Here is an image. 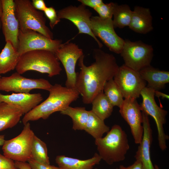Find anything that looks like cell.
<instances>
[{
    "label": "cell",
    "mask_w": 169,
    "mask_h": 169,
    "mask_svg": "<svg viewBox=\"0 0 169 169\" xmlns=\"http://www.w3.org/2000/svg\"><path fill=\"white\" fill-rule=\"evenodd\" d=\"M15 13L19 30H32L46 37L53 39V34L46 24L43 13L35 9L29 0H15Z\"/></svg>",
    "instance_id": "5b68a950"
},
{
    "label": "cell",
    "mask_w": 169,
    "mask_h": 169,
    "mask_svg": "<svg viewBox=\"0 0 169 169\" xmlns=\"http://www.w3.org/2000/svg\"><path fill=\"white\" fill-rule=\"evenodd\" d=\"M110 130V127L91 110L89 111V115L84 130L91 136L95 139L103 137V135Z\"/></svg>",
    "instance_id": "d4e9b609"
},
{
    "label": "cell",
    "mask_w": 169,
    "mask_h": 169,
    "mask_svg": "<svg viewBox=\"0 0 169 169\" xmlns=\"http://www.w3.org/2000/svg\"><path fill=\"white\" fill-rule=\"evenodd\" d=\"M91 27L94 36L100 38L110 51L120 54L125 40L116 33L112 18L103 19L99 16H92Z\"/></svg>",
    "instance_id": "8fae6325"
},
{
    "label": "cell",
    "mask_w": 169,
    "mask_h": 169,
    "mask_svg": "<svg viewBox=\"0 0 169 169\" xmlns=\"http://www.w3.org/2000/svg\"><path fill=\"white\" fill-rule=\"evenodd\" d=\"M15 69L20 74L34 70L47 73L50 77L59 74L62 70L55 54L44 50L30 51L21 55Z\"/></svg>",
    "instance_id": "277c9868"
},
{
    "label": "cell",
    "mask_w": 169,
    "mask_h": 169,
    "mask_svg": "<svg viewBox=\"0 0 169 169\" xmlns=\"http://www.w3.org/2000/svg\"><path fill=\"white\" fill-rule=\"evenodd\" d=\"M17 169H20V168H17Z\"/></svg>",
    "instance_id": "f6af8a7d"
},
{
    "label": "cell",
    "mask_w": 169,
    "mask_h": 169,
    "mask_svg": "<svg viewBox=\"0 0 169 169\" xmlns=\"http://www.w3.org/2000/svg\"><path fill=\"white\" fill-rule=\"evenodd\" d=\"M0 169H17L14 161L0 153Z\"/></svg>",
    "instance_id": "1f68e13d"
},
{
    "label": "cell",
    "mask_w": 169,
    "mask_h": 169,
    "mask_svg": "<svg viewBox=\"0 0 169 169\" xmlns=\"http://www.w3.org/2000/svg\"><path fill=\"white\" fill-rule=\"evenodd\" d=\"M3 4L2 0H0V18L2 17L3 13Z\"/></svg>",
    "instance_id": "ab89813d"
},
{
    "label": "cell",
    "mask_w": 169,
    "mask_h": 169,
    "mask_svg": "<svg viewBox=\"0 0 169 169\" xmlns=\"http://www.w3.org/2000/svg\"><path fill=\"white\" fill-rule=\"evenodd\" d=\"M60 112L62 114L67 115L71 118L74 130H84L89 115V111L87 110L85 107L69 106Z\"/></svg>",
    "instance_id": "484cf974"
},
{
    "label": "cell",
    "mask_w": 169,
    "mask_h": 169,
    "mask_svg": "<svg viewBox=\"0 0 169 169\" xmlns=\"http://www.w3.org/2000/svg\"><path fill=\"white\" fill-rule=\"evenodd\" d=\"M120 54L124 64L139 71L151 65L153 56V49L151 45L141 40L131 41L126 39Z\"/></svg>",
    "instance_id": "52a82bcc"
},
{
    "label": "cell",
    "mask_w": 169,
    "mask_h": 169,
    "mask_svg": "<svg viewBox=\"0 0 169 169\" xmlns=\"http://www.w3.org/2000/svg\"><path fill=\"white\" fill-rule=\"evenodd\" d=\"M113 79L125 99H136L140 97L141 91L146 87V84L139 71L124 64L119 67Z\"/></svg>",
    "instance_id": "9c48e42d"
},
{
    "label": "cell",
    "mask_w": 169,
    "mask_h": 169,
    "mask_svg": "<svg viewBox=\"0 0 169 169\" xmlns=\"http://www.w3.org/2000/svg\"><path fill=\"white\" fill-rule=\"evenodd\" d=\"M48 91L49 95L45 100L24 115L22 119L24 125L31 121L47 119L53 113L64 110L76 100L80 95L76 89L68 88L58 84L52 85Z\"/></svg>",
    "instance_id": "7a4b0ae2"
},
{
    "label": "cell",
    "mask_w": 169,
    "mask_h": 169,
    "mask_svg": "<svg viewBox=\"0 0 169 169\" xmlns=\"http://www.w3.org/2000/svg\"><path fill=\"white\" fill-rule=\"evenodd\" d=\"M32 3L35 9L40 11H44L47 7L43 0H33Z\"/></svg>",
    "instance_id": "e575fe53"
},
{
    "label": "cell",
    "mask_w": 169,
    "mask_h": 169,
    "mask_svg": "<svg viewBox=\"0 0 169 169\" xmlns=\"http://www.w3.org/2000/svg\"><path fill=\"white\" fill-rule=\"evenodd\" d=\"M101 160L111 165L123 161L130 148L127 136L120 125H114L104 137L95 139Z\"/></svg>",
    "instance_id": "3957f363"
},
{
    "label": "cell",
    "mask_w": 169,
    "mask_h": 169,
    "mask_svg": "<svg viewBox=\"0 0 169 169\" xmlns=\"http://www.w3.org/2000/svg\"><path fill=\"white\" fill-rule=\"evenodd\" d=\"M0 53V74L15 69L20 55L11 43L7 41Z\"/></svg>",
    "instance_id": "603a6c76"
},
{
    "label": "cell",
    "mask_w": 169,
    "mask_h": 169,
    "mask_svg": "<svg viewBox=\"0 0 169 169\" xmlns=\"http://www.w3.org/2000/svg\"><path fill=\"white\" fill-rule=\"evenodd\" d=\"M28 162L32 169H60L58 166L41 163L31 159Z\"/></svg>",
    "instance_id": "d6a6232c"
},
{
    "label": "cell",
    "mask_w": 169,
    "mask_h": 169,
    "mask_svg": "<svg viewBox=\"0 0 169 169\" xmlns=\"http://www.w3.org/2000/svg\"><path fill=\"white\" fill-rule=\"evenodd\" d=\"M93 55L95 61L89 66L84 64V55L78 60L80 70L77 73L75 88L85 104L103 91L105 83L113 78L119 68L114 56L100 48L94 49Z\"/></svg>",
    "instance_id": "6da1fadb"
},
{
    "label": "cell",
    "mask_w": 169,
    "mask_h": 169,
    "mask_svg": "<svg viewBox=\"0 0 169 169\" xmlns=\"http://www.w3.org/2000/svg\"><path fill=\"white\" fill-rule=\"evenodd\" d=\"M44 13L49 21L50 27L53 29L54 26L60 21L57 12L52 7H47L44 11Z\"/></svg>",
    "instance_id": "4dcf8cb0"
},
{
    "label": "cell",
    "mask_w": 169,
    "mask_h": 169,
    "mask_svg": "<svg viewBox=\"0 0 169 169\" xmlns=\"http://www.w3.org/2000/svg\"><path fill=\"white\" fill-rule=\"evenodd\" d=\"M154 92V90L146 87L142 90L140 95L142 102L140 107L141 111L150 115L154 120L157 131L158 145L161 150L164 151L167 148L166 142L169 139L168 136L165 132L163 127L166 122V116L168 112L157 104L155 100Z\"/></svg>",
    "instance_id": "ba28073f"
},
{
    "label": "cell",
    "mask_w": 169,
    "mask_h": 169,
    "mask_svg": "<svg viewBox=\"0 0 169 169\" xmlns=\"http://www.w3.org/2000/svg\"><path fill=\"white\" fill-rule=\"evenodd\" d=\"M3 13L1 18L3 32L6 42H10L17 50L19 24L16 16L13 0H2Z\"/></svg>",
    "instance_id": "2e32d148"
},
{
    "label": "cell",
    "mask_w": 169,
    "mask_h": 169,
    "mask_svg": "<svg viewBox=\"0 0 169 169\" xmlns=\"http://www.w3.org/2000/svg\"><path fill=\"white\" fill-rule=\"evenodd\" d=\"M15 164L17 168L20 169H32L28 164L27 162L15 161Z\"/></svg>",
    "instance_id": "8d00e7d4"
},
{
    "label": "cell",
    "mask_w": 169,
    "mask_h": 169,
    "mask_svg": "<svg viewBox=\"0 0 169 169\" xmlns=\"http://www.w3.org/2000/svg\"><path fill=\"white\" fill-rule=\"evenodd\" d=\"M78 1L85 6L93 9L103 3L102 0H78Z\"/></svg>",
    "instance_id": "836d02e7"
},
{
    "label": "cell",
    "mask_w": 169,
    "mask_h": 169,
    "mask_svg": "<svg viewBox=\"0 0 169 169\" xmlns=\"http://www.w3.org/2000/svg\"><path fill=\"white\" fill-rule=\"evenodd\" d=\"M23 115L18 108L5 102L0 103V131L15 126Z\"/></svg>",
    "instance_id": "7402d4cb"
},
{
    "label": "cell",
    "mask_w": 169,
    "mask_h": 169,
    "mask_svg": "<svg viewBox=\"0 0 169 169\" xmlns=\"http://www.w3.org/2000/svg\"><path fill=\"white\" fill-rule=\"evenodd\" d=\"M40 93H13L4 95L0 93V103L5 102L15 106L25 114L38 105L43 100Z\"/></svg>",
    "instance_id": "ac0fdd59"
},
{
    "label": "cell",
    "mask_w": 169,
    "mask_h": 169,
    "mask_svg": "<svg viewBox=\"0 0 169 169\" xmlns=\"http://www.w3.org/2000/svg\"><path fill=\"white\" fill-rule=\"evenodd\" d=\"M2 27V24H1V18H0V28Z\"/></svg>",
    "instance_id": "b9f144b4"
},
{
    "label": "cell",
    "mask_w": 169,
    "mask_h": 169,
    "mask_svg": "<svg viewBox=\"0 0 169 169\" xmlns=\"http://www.w3.org/2000/svg\"><path fill=\"white\" fill-rule=\"evenodd\" d=\"M142 78L148 83L147 87L154 91L163 89L169 82V72L161 70L151 65L139 71Z\"/></svg>",
    "instance_id": "ffe728a7"
},
{
    "label": "cell",
    "mask_w": 169,
    "mask_h": 169,
    "mask_svg": "<svg viewBox=\"0 0 169 169\" xmlns=\"http://www.w3.org/2000/svg\"><path fill=\"white\" fill-rule=\"evenodd\" d=\"M99 169L97 168H95V169Z\"/></svg>",
    "instance_id": "7bdbcfd3"
},
{
    "label": "cell",
    "mask_w": 169,
    "mask_h": 169,
    "mask_svg": "<svg viewBox=\"0 0 169 169\" xmlns=\"http://www.w3.org/2000/svg\"><path fill=\"white\" fill-rule=\"evenodd\" d=\"M101 160L97 153L91 158L86 160H80L64 155L57 156L55 159L60 169H93L94 166L99 164Z\"/></svg>",
    "instance_id": "44dd1931"
},
{
    "label": "cell",
    "mask_w": 169,
    "mask_h": 169,
    "mask_svg": "<svg viewBox=\"0 0 169 169\" xmlns=\"http://www.w3.org/2000/svg\"><path fill=\"white\" fill-rule=\"evenodd\" d=\"M154 166L155 169H160L157 165L155 164Z\"/></svg>",
    "instance_id": "60d3db41"
},
{
    "label": "cell",
    "mask_w": 169,
    "mask_h": 169,
    "mask_svg": "<svg viewBox=\"0 0 169 169\" xmlns=\"http://www.w3.org/2000/svg\"><path fill=\"white\" fill-rule=\"evenodd\" d=\"M121 116L129 125L135 143L139 144L143 134V118L140 105L136 100L125 99L119 108Z\"/></svg>",
    "instance_id": "9a60e30c"
},
{
    "label": "cell",
    "mask_w": 169,
    "mask_h": 169,
    "mask_svg": "<svg viewBox=\"0 0 169 169\" xmlns=\"http://www.w3.org/2000/svg\"><path fill=\"white\" fill-rule=\"evenodd\" d=\"M154 95L155 96L157 97H161L162 99L166 98L168 99L169 98V95L160 92L159 91H155Z\"/></svg>",
    "instance_id": "74e56055"
},
{
    "label": "cell",
    "mask_w": 169,
    "mask_h": 169,
    "mask_svg": "<svg viewBox=\"0 0 169 169\" xmlns=\"http://www.w3.org/2000/svg\"><path fill=\"white\" fill-rule=\"evenodd\" d=\"M132 14L129 6L126 4H115L112 19L114 28H123L129 26Z\"/></svg>",
    "instance_id": "4316f807"
},
{
    "label": "cell",
    "mask_w": 169,
    "mask_h": 169,
    "mask_svg": "<svg viewBox=\"0 0 169 169\" xmlns=\"http://www.w3.org/2000/svg\"><path fill=\"white\" fill-rule=\"evenodd\" d=\"M5 140L4 135H0V146L3 145Z\"/></svg>",
    "instance_id": "f35d334b"
},
{
    "label": "cell",
    "mask_w": 169,
    "mask_h": 169,
    "mask_svg": "<svg viewBox=\"0 0 169 169\" xmlns=\"http://www.w3.org/2000/svg\"><path fill=\"white\" fill-rule=\"evenodd\" d=\"M35 134L28 122L18 136L5 140L3 145V155L15 161L27 162L31 159V149Z\"/></svg>",
    "instance_id": "8992f818"
},
{
    "label": "cell",
    "mask_w": 169,
    "mask_h": 169,
    "mask_svg": "<svg viewBox=\"0 0 169 169\" xmlns=\"http://www.w3.org/2000/svg\"><path fill=\"white\" fill-rule=\"evenodd\" d=\"M91 110L101 120L104 121L111 115L113 106L103 91L99 93L93 99Z\"/></svg>",
    "instance_id": "cb8c5ba5"
},
{
    "label": "cell",
    "mask_w": 169,
    "mask_h": 169,
    "mask_svg": "<svg viewBox=\"0 0 169 169\" xmlns=\"http://www.w3.org/2000/svg\"><path fill=\"white\" fill-rule=\"evenodd\" d=\"M44 79H31L22 76L18 72L9 76L0 78V90L17 93H29L32 90L40 89L49 91L52 86Z\"/></svg>",
    "instance_id": "4fadbf2b"
},
{
    "label": "cell",
    "mask_w": 169,
    "mask_h": 169,
    "mask_svg": "<svg viewBox=\"0 0 169 169\" xmlns=\"http://www.w3.org/2000/svg\"><path fill=\"white\" fill-rule=\"evenodd\" d=\"M60 19H68L76 27L79 34H88L92 37L97 43L99 48L102 44L92 33L91 27V18L92 13L82 4L78 6L70 5L59 10L57 12Z\"/></svg>",
    "instance_id": "7c38bea8"
},
{
    "label": "cell",
    "mask_w": 169,
    "mask_h": 169,
    "mask_svg": "<svg viewBox=\"0 0 169 169\" xmlns=\"http://www.w3.org/2000/svg\"><path fill=\"white\" fill-rule=\"evenodd\" d=\"M150 9L140 6L134 7L129 28L140 34H146L153 29Z\"/></svg>",
    "instance_id": "d6986e66"
},
{
    "label": "cell",
    "mask_w": 169,
    "mask_h": 169,
    "mask_svg": "<svg viewBox=\"0 0 169 169\" xmlns=\"http://www.w3.org/2000/svg\"><path fill=\"white\" fill-rule=\"evenodd\" d=\"M115 169H142V166L140 161L136 160L133 164L129 166H125L123 165H120L118 168Z\"/></svg>",
    "instance_id": "d590c367"
},
{
    "label": "cell",
    "mask_w": 169,
    "mask_h": 169,
    "mask_svg": "<svg viewBox=\"0 0 169 169\" xmlns=\"http://www.w3.org/2000/svg\"><path fill=\"white\" fill-rule=\"evenodd\" d=\"M55 54L65 71L67 77L65 87L76 89L75 66L78 60L84 55L82 49L75 43L66 42L63 44Z\"/></svg>",
    "instance_id": "5bb4252c"
},
{
    "label": "cell",
    "mask_w": 169,
    "mask_h": 169,
    "mask_svg": "<svg viewBox=\"0 0 169 169\" xmlns=\"http://www.w3.org/2000/svg\"><path fill=\"white\" fill-rule=\"evenodd\" d=\"M103 91L114 107H120L124 100L123 97L113 78L106 82L104 85Z\"/></svg>",
    "instance_id": "f1b7e54d"
},
{
    "label": "cell",
    "mask_w": 169,
    "mask_h": 169,
    "mask_svg": "<svg viewBox=\"0 0 169 169\" xmlns=\"http://www.w3.org/2000/svg\"><path fill=\"white\" fill-rule=\"evenodd\" d=\"M1 77V75L0 74V78Z\"/></svg>",
    "instance_id": "ee69618b"
},
{
    "label": "cell",
    "mask_w": 169,
    "mask_h": 169,
    "mask_svg": "<svg viewBox=\"0 0 169 169\" xmlns=\"http://www.w3.org/2000/svg\"><path fill=\"white\" fill-rule=\"evenodd\" d=\"M31 159L41 163L50 164L47 145L35 135L32 147Z\"/></svg>",
    "instance_id": "83f0119b"
},
{
    "label": "cell",
    "mask_w": 169,
    "mask_h": 169,
    "mask_svg": "<svg viewBox=\"0 0 169 169\" xmlns=\"http://www.w3.org/2000/svg\"><path fill=\"white\" fill-rule=\"evenodd\" d=\"M17 51L21 55L27 52L44 50L55 53L62 44L61 39H50L32 30L22 32L19 29Z\"/></svg>",
    "instance_id": "30bf717a"
},
{
    "label": "cell",
    "mask_w": 169,
    "mask_h": 169,
    "mask_svg": "<svg viewBox=\"0 0 169 169\" xmlns=\"http://www.w3.org/2000/svg\"><path fill=\"white\" fill-rule=\"evenodd\" d=\"M143 134L142 140L135 155L136 160L140 161L142 169H155L151 161L150 149L153 141L152 131L148 115L142 111Z\"/></svg>",
    "instance_id": "e0dca14e"
},
{
    "label": "cell",
    "mask_w": 169,
    "mask_h": 169,
    "mask_svg": "<svg viewBox=\"0 0 169 169\" xmlns=\"http://www.w3.org/2000/svg\"><path fill=\"white\" fill-rule=\"evenodd\" d=\"M116 4L113 2L107 3H103L94 9L98 14L100 18L112 19Z\"/></svg>",
    "instance_id": "f546056e"
}]
</instances>
